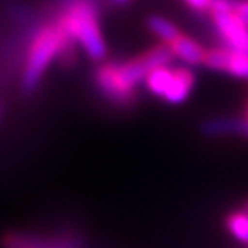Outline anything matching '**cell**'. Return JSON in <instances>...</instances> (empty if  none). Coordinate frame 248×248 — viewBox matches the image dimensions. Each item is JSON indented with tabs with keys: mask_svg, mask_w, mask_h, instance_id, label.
Wrapping results in <instances>:
<instances>
[{
	"mask_svg": "<svg viewBox=\"0 0 248 248\" xmlns=\"http://www.w3.org/2000/svg\"><path fill=\"white\" fill-rule=\"evenodd\" d=\"M147 90L167 104H183L190 97L195 76L188 67H170L167 64L155 67L145 78Z\"/></svg>",
	"mask_w": 248,
	"mask_h": 248,
	"instance_id": "cell-4",
	"label": "cell"
},
{
	"mask_svg": "<svg viewBox=\"0 0 248 248\" xmlns=\"http://www.w3.org/2000/svg\"><path fill=\"white\" fill-rule=\"evenodd\" d=\"M203 64L210 69L222 71L240 79H248V54L229 46H221V48H212L205 52Z\"/></svg>",
	"mask_w": 248,
	"mask_h": 248,
	"instance_id": "cell-6",
	"label": "cell"
},
{
	"mask_svg": "<svg viewBox=\"0 0 248 248\" xmlns=\"http://www.w3.org/2000/svg\"><path fill=\"white\" fill-rule=\"evenodd\" d=\"M172 52L169 45H159L145 52L143 55L121 64H105L97 71V86L108 100L121 107L131 105L135 102V90L138 83L145 81L148 73L169 64Z\"/></svg>",
	"mask_w": 248,
	"mask_h": 248,
	"instance_id": "cell-1",
	"label": "cell"
},
{
	"mask_svg": "<svg viewBox=\"0 0 248 248\" xmlns=\"http://www.w3.org/2000/svg\"><path fill=\"white\" fill-rule=\"evenodd\" d=\"M234 0H214L212 14L217 33L226 46L248 54V24L232 11Z\"/></svg>",
	"mask_w": 248,
	"mask_h": 248,
	"instance_id": "cell-5",
	"label": "cell"
},
{
	"mask_svg": "<svg viewBox=\"0 0 248 248\" xmlns=\"http://www.w3.org/2000/svg\"><path fill=\"white\" fill-rule=\"evenodd\" d=\"M247 116H248V114H247Z\"/></svg>",
	"mask_w": 248,
	"mask_h": 248,
	"instance_id": "cell-16",
	"label": "cell"
},
{
	"mask_svg": "<svg viewBox=\"0 0 248 248\" xmlns=\"http://www.w3.org/2000/svg\"><path fill=\"white\" fill-rule=\"evenodd\" d=\"M69 42L71 40L67 38L61 24H48L36 33L33 42H31L26 67L23 71L24 92L30 93L38 86L40 79L43 78L45 71L48 69L52 61L64 54Z\"/></svg>",
	"mask_w": 248,
	"mask_h": 248,
	"instance_id": "cell-2",
	"label": "cell"
},
{
	"mask_svg": "<svg viewBox=\"0 0 248 248\" xmlns=\"http://www.w3.org/2000/svg\"><path fill=\"white\" fill-rule=\"evenodd\" d=\"M169 48L174 57L183 61L188 66H197V64H203L205 59V50L202 48V45L195 40L188 38L185 35H179L169 43Z\"/></svg>",
	"mask_w": 248,
	"mask_h": 248,
	"instance_id": "cell-9",
	"label": "cell"
},
{
	"mask_svg": "<svg viewBox=\"0 0 248 248\" xmlns=\"http://www.w3.org/2000/svg\"><path fill=\"white\" fill-rule=\"evenodd\" d=\"M203 133L209 136H245L248 138V116L216 117L203 124Z\"/></svg>",
	"mask_w": 248,
	"mask_h": 248,
	"instance_id": "cell-8",
	"label": "cell"
},
{
	"mask_svg": "<svg viewBox=\"0 0 248 248\" xmlns=\"http://www.w3.org/2000/svg\"><path fill=\"white\" fill-rule=\"evenodd\" d=\"M117 4H124V2H128V0H116Z\"/></svg>",
	"mask_w": 248,
	"mask_h": 248,
	"instance_id": "cell-15",
	"label": "cell"
},
{
	"mask_svg": "<svg viewBox=\"0 0 248 248\" xmlns=\"http://www.w3.org/2000/svg\"><path fill=\"white\" fill-rule=\"evenodd\" d=\"M226 228L238 241L248 245V214L245 210H236L226 217Z\"/></svg>",
	"mask_w": 248,
	"mask_h": 248,
	"instance_id": "cell-10",
	"label": "cell"
},
{
	"mask_svg": "<svg viewBox=\"0 0 248 248\" xmlns=\"http://www.w3.org/2000/svg\"><path fill=\"white\" fill-rule=\"evenodd\" d=\"M4 248H83V241L69 234L59 236H35L23 232H9L2 240Z\"/></svg>",
	"mask_w": 248,
	"mask_h": 248,
	"instance_id": "cell-7",
	"label": "cell"
},
{
	"mask_svg": "<svg viewBox=\"0 0 248 248\" xmlns=\"http://www.w3.org/2000/svg\"><path fill=\"white\" fill-rule=\"evenodd\" d=\"M241 210H245V212L248 214V198H247V202L243 203V207H241Z\"/></svg>",
	"mask_w": 248,
	"mask_h": 248,
	"instance_id": "cell-14",
	"label": "cell"
},
{
	"mask_svg": "<svg viewBox=\"0 0 248 248\" xmlns=\"http://www.w3.org/2000/svg\"><path fill=\"white\" fill-rule=\"evenodd\" d=\"M186 4L190 5L191 9H195V11H207V9L212 7V2L214 0H185Z\"/></svg>",
	"mask_w": 248,
	"mask_h": 248,
	"instance_id": "cell-13",
	"label": "cell"
},
{
	"mask_svg": "<svg viewBox=\"0 0 248 248\" xmlns=\"http://www.w3.org/2000/svg\"><path fill=\"white\" fill-rule=\"evenodd\" d=\"M148 26H150L152 33H154L157 38L162 40L166 45H169L174 38H178L181 33L178 31V28L170 21L164 19V17H159V16H154L150 21H148Z\"/></svg>",
	"mask_w": 248,
	"mask_h": 248,
	"instance_id": "cell-11",
	"label": "cell"
},
{
	"mask_svg": "<svg viewBox=\"0 0 248 248\" xmlns=\"http://www.w3.org/2000/svg\"><path fill=\"white\" fill-rule=\"evenodd\" d=\"M232 11L240 16L241 19L248 24V0H234V5H232Z\"/></svg>",
	"mask_w": 248,
	"mask_h": 248,
	"instance_id": "cell-12",
	"label": "cell"
},
{
	"mask_svg": "<svg viewBox=\"0 0 248 248\" xmlns=\"http://www.w3.org/2000/svg\"><path fill=\"white\" fill-rule=\"evenodd\" d=\"M61 28L69 40H74L85 48V52L95 61H100L107 54L104 36L98 28L95 9L86 0H76L67 7L59 21Z\"/></svg>",
	"mask_w": 248,
	"mask_h": 248,
	"instance_id": "cell-3",
	"label": "cell"
}]
</instances>
